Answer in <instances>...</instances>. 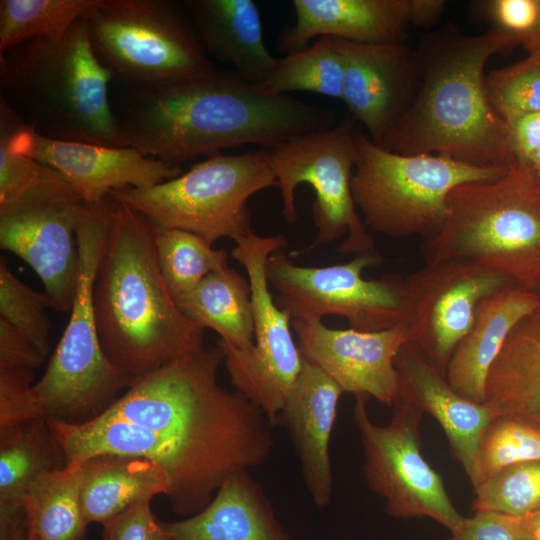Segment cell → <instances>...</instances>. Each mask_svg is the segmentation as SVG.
Returning <instances> with one entry per match:
<instances>
[{
	"label": "cell",
	"mask_w": 540,
	"mask_h": 540,
	"mask_svg": "<svg viewBox=\"0 0 540 540\" xmlns=\"http://www.w3.org/2000/svg\"><path fill=\"white\" fill-rule=\"evenodd\" d=\"M0 135L16 153L59 172L87 204H99L122 187H150L182 173L159 159L130 147L62 141L37 134L0 101Z\"/></svg>",
	"instance_id": "obj_16"
},
{
	"label": "cell",
	"mask_w": 540,
	"mask_h": 540,
	"mask_svg": "<svg viewBox=\"0 0 540 540\" xmlns=\"http://www.w3.org/2000/svg\"><path fill=\"white\" fill-rule=\"evenodd\" d=\"M28 540H40L36 535L31 534Z\"/></svg>",
	"instance_id": "obj_47"
},
{
	"label": "cell",
	"mask_w": 540,
	"mask_h": 540,
	"mask_svg": "<svg viewBox=\"0 0 540 540\" xmlns=\"http://www.w3.org/2000/svg\"><path fill=\"white\" fill-rule=\"evenodd\" d=\"M45 357L27 336L0 318V371L34 370Z\"/></svg>",
	"instance_id": "obj_42"
},
{
	"label": "cell",
	"mask_w": 540,
	"mask_h": 540,
	"mask_svg": "<svg viewBox=\"0 0 540 540\" xmlns=\"http://www.w3.org/2000/svg\"><path fill=\"white\" fill-rule=\"evenodd\" d=\"M519 44L492 29L468 35L453 24L425 35L414 51V98L379 146L435 154L469 165L508 169L518 161L507 122L491 106L484 67Z\"/></svg>",
	"instance_id": "obj_3"
},
{
	"label": "cell",
	"mask_w": 540,
	"mask_h": 540,
	"mask_svg": "<svg viewBox=\"0 0 540 540\" xmlns=\"http://www.w3.org/2000/svg\"><path fill=\"white\" fill-rule=\"evenodd\" d=\"M420 250L426 264L467 260L533 290L540 284V177L518 160L496 179L454 188L443 227Z\"/></svg>",
	"instance_id": "obj_6"
},
{
	"label": "cell",
	"mask_w": 540,
	"mask_h": 540,
	"mask_svg": "<svg viewBox=\"0 0 540 540\" xmlns=\"http://www.w3.org/2000/svg\"><path fill=\"white\" fill-rule=\"evenodd\" d=\"M113 201L91 204L77 229L79 279L70 318L44 375L33 385L46 418L80 424L102 415L134 379L118 369L100 343L94 285Z\"/></svg>",
	"instance_id": "obj_7"
},
{
	"label": "cell",
	"mask_w": 540,
	"mask_h": 540,
	"mask_svg": "<svg viewBox=\"0 0 540 540\" xmlns=\"http://www.w3.org/2000/svg\"><path fill=\"white\" fill-rule=\"evenodd\" d=\"M495 416L540 429V308L507 337L485 383V400Z\"/></svg>",
	"instance_id": "obj_28"
},
{
	"label": "cell",
	"mask_w": 540,
	"mask_h": 540,
	"mask_svg": "<svg viewBox=\"0 0 540 540\" xmlns=\"http://www.w3.org/2000/svg\"><path fill=\"white\" fill-rule=\"evenodd\" d=\"M103 540H170L169 535L143 502L103 526Z\"/></svg>",
	"instance_id": "obj_41"
},
{
	"label": "cell",
	"mask_w": 540,
	"mask_h": 540,
	"mask_svg": "<svg viewBox=\"0 0 540 540\" xmlns=\"http://www.w3.org/2000/svg\"><path fill=\"white\" fill-rule=\"evenodd\" d=\"M296 20L276 41L286 54L330 36L358 43L404 42L410 25L429 28L442 16L443 0H293Z\"/></svg>",
	"instance_id": "obj_18"
},
{
	"label": "cell",
	"mask_w": 540,
	"mask_h": 540,
	"mask_svg": "<svg viewBox=\"0 0 540 540\" xmlns=\"http://www.w3.org/2000/svg\"><path fill=\"white\" fill-rule=\"evenodd\" d=\"M495 514L521 540H540V509L520 516Z\"/></svg>",
	"instance_id": "obj_45"
},
{
	"label": "cell",
	"mask_w": 540,
	"mask_h": 540,
	"mask_svg": "<svg viewBox=\"0 0 540 540\" xmlns=\"http://www.w3.org/2000/svg\"><path fill=\"white\" fill-rule=\"evenodd\" d=\"M97 1L1 0L0 53L36 38H61Z\"/></svg>",
	"instance_id": "obj_33"
},
{
	"label": "cell",
	"mask_w": 540,
	"mask_h": 540,
	"mask_svg": "<svg viewBox=\"0 0 540 540\" xmlns=\"http://www.w3.org/2000/svg\"><path fill=\"white\" fill-rule=\"evenodd\" d=\"M224 359L219 346H205L135 379L95 419L48 418L67 467L100 454L146 458L167 475L174 513L202 511L228 477L260 466L273 447L264 412L218 383Z\"/></svg>",
	"instance_id": "obj_1"
},
{
	"label": "cell",
	"mask_w": 540,
	"mask_h": 540,
	"mask_svg": "<svg viewBox=\"0 0 540 540\" xmlns=\"http://www.w3.org/2000/svg\"><path fill=\"white\" fill-rule=\"evenodd\" d=\"M86 15L61 38H36L0 53V100L37 134L124 147Z\"/></svg>",
	"instance_id": "obj_5"
},
{
	"label": "cell",
	"mask_w": 540,
	"mask_h": 540,
	"mask_svg": "<svg viewBox=\"0 0 540 540\" xmlns=\"http://www.w3.org/2000/svg\"><path fill=\"white\" fill-rule=\"evenodd\" d=\"M381 262L378 252L356 255L343 264L306 267L277 251L267 261L266 274L278 293L277 305L291 319L322 320L337 315L354 330L376 332L405 324L409 313L405 277L363 278L365 268Z\"/></svg>",
	"instance_id": "obj_12"
},
{
	"label": "cell",
	"mask_w": 540,
	"mask_h": 540,
	"mask_svg": "<svg viewBox=\"0 0 540 540\" xmlns=\"http://www.w3.org/2000/svg\"><path fill=\"white\" fill-rule=\"evenodd\" d=\"M102 65L132 85L187 77L215 68L182 3L98 0L86 13Z\"/></svg>",
	"instance_id": "obj_10"
},
{
	"label": "cell",
	"mask_w": 540,
	"mask_h": 540,
	"mask_svg": "<svg viewBox=\"0 0 540 540\" xmlns=\"http://www.w3.org/2000/svg\"><path fill=\"white\" fill-rule=\"evenodd\" d=\"M343 390L302 357L299 375L279 414L297 454L304 483L319 507L331 503L333 477L329 441Z\"/></svg>",
	"instance_id": "obj_21"
},
{
	"label": "cell",
	"mask_w": 540,
	"mask_h": 540,
	"mask_svg": "<svg viewBox=\"0 0 540 540\" xmlns=\"http://www.w3.org/2000/svg\"><path fill=\"white\" fill-rule=\"evenodd\" d=\"M50 307L44 293L18 279L0 259V318L27 336L47 356L50 350Z\"/></svg>",
	"instance_id": "obj_38"
},
{
	"label": "cell",
	"mask_w": 540,
	"mask_h": 540,
	"mask_svg": "<svg viewBox=\"0 0 540 540\" xmlns=\"http://www.w3.org/2000/svg\"><path fill=\"white\" fill-rule=\"evenodd\" d=\"M355 123L349 115L328 129L299 135L268 150L288 223L297 220V186L305 183L315 192L312 214L317 233L312 246L305 250L346 235L339 248L342 253H378L351 192L357 160Z\"/></svg>",
	"instance_id": "obj_11"
},
{
	"label": "cell",
	"mask_w": 540,
	"mask_h": 540,
	"mask_svg": "<svg viewBox=\"0 0 540 540\" xmlns=\"http://www.w3.org/2000/svg\"><path fill=\"white\" fill-rule=\"evenodd\" d=\"M343 74L344 61L337 39L323 36L278 58L271 76L261 86L274 94L301 91L341 100Z\"/></svg>",
	"instance_id": "obj_31"
},
{
	"label": "cell",
	"mask_w": 540,
	"mask_h": 540,
	"mask_svg": "<svg viewBox=\"0 0 540 540\" xmlns=\"http://www.w3.org/2000/svg\"><path fill=\"white\" fill-rule=\"evenodd\" d=\"M528 55L485 76L489 102L505 121L540 111V44Z\"/></svg>",
	"instance_id": "obj_37"
},
{
	"label": "cell",
	"mask_w": 540,
	"mask_h": 540,
	"mask_svg": "<svg viewBox=\"0 0 540 540\" xmlns=\"http://www.w3.org/2000/svg\"><path fill=\"white\" fill-rule=\"evenodd\" d=\"M510 281L462 259L426 264L405 276L408 342L446 377L449 361L471 329L478 305Z\"/></svg>",
	"instance_id": "obj_15"
},
{
	"label": "cell",
	"mask_w": 540,
	"mask_h": 540,
	"mask_svg": "<svg viewBox=\"0 0 540 540\" xmlns=\"http://www.w3.org/2000/svg\"><path fill=\"white\" fill-rule=\"evenodd\" d=\"M276 186L268 150L208 156L179 176L150 187H122L109 197L147 217L156 226L192 232L210 244L234 242L253 230L248 200Z\"/></svg>",
	"instance_id": "obj_9"
},
{
	"label": "cell",
	"mask_w": 540,
	"mask_h": 540,
	"mask_svg": "<svg viewBox=\"0 0 540 540\" xmlns=\"http://www.w3.org/2000/svg\"><path fill=\"white\" fill-rule=\"evenodd\" d=\"M32 378L29 369L0 371V430L45 417Z\"/></svg>",
	"instance_id": "obj_40"
},
{
	"label": "cell",
	"mask_w": 540,
	"mask_h": 540,
	"mask_svg": "<svg viewBox=\"0 0 540 540\" xmlns=\"http://www.w3.org/2000/svg\"><path fill=\"white\" fill-rule=\"evenodd\" d=\"M287 244L282 234L260 236L253 231L235 241L230 255L245 268L251 287L254 346L242 353L218 345L232 386L258 406L271 425L277 423L302 366L292 319L273 299L266 274L269 257Z\"/></svg>",
	"instance_id": "obj_13"
},
{
	"label": "cell",
	"mask_w": 540,
	"mask_h": 540,
	"mask_svg": "<svg viewBox=\"0 0 540 540\" xmlns=\"http://www.w3.org/2000/svg\"><path fill=\"white\" fill-rule=\"evenodd\" d=\"M91 204L50 203L0 212V247L39 276L50 307L70 312L79 279L77 229Z\"/></svg>",
	"instance_id": "obj_19"
},
{
	"label": "cell",
	"mask_w": 540,
	"mask_h": 540,
	"mask_svg": "<svg viewBox=\"0 0 540 540\" xmlns=\"http://www.w3.org/2000/svg\"><path fill=\"white\" fill-rule=\"evenodd\" d=\"M447 540H521L495 513L478 512L450 530Z\"/></svg>",
	"instance_id": "obj_43"
},
{
	"label": "cell",
	"mask_w": 540,
	"mask_h": 540,
	"mask_svg": "<svg viewBox=\"0 0 540 540\" xmlns=\"http://www.w3.org/2000/svg\"><path fill=\"white\" fill-rule=\"evenodd\" d=\"M67 467L66 456L47 418L0 430V538L28 536L25 498L42 474Z\"/></svg>",
	"instance_id": "obj_26"
},
{
	"label": "cell",
	"mask_w": 540,
	"mask_h": 540,
	"mask_svg": "<svg viewBox=\"0 0 540 540\" xmlns=\"http://www.w3.org/2000/svg\"><path fill=\"white\" fill-rule=\"evenodd\" d=\"M533 290L536 292V294L540 298V284H538Z\"/></svg>",
	"instance_id": "obj_46"
},
{
	"label": "cell",
	"mask_w": 540,
	"mask_h": 540,
	"mask_svg": "<svg viewBox=\"0 0 540 540\" xmlns=\"http://www.w3.org/2000/svg\"><path fill=\"white\" fill-rule=\"evenodd\" d=\"M540 308L532 289L510 281L478 305L471 329L456 347L446 370L463 397L484 403L488 372L514 327Z\"/></svg>",
	"instance_id": "obj_23"
},
{
	"label": "cell",
	"mask_w": 540,
	"mask_h": 540,
	"mask_svg": "<svg viewBox=\"0 0 540 540\" xmlns=\"http://www.w3.org/2000/svg\"><path fill=\"white\" fill-rule=\"evenodd\" d=\"M506 122L517 159L527 164L540 150V111L526 113Z\"/></svg>",
	"instance_id": "obj_44"
},
{
	"label": "cell",
	"mask_w": 540,
	"mask_h": 540,
	"mask_svg": "<svg viewBox=\"0 0 540 540\" xmlns=\"http://www.w3.org/2000/svg\"><path fill=\"white\" fill-rule=\"evenodd\" d=\"M174 301L197 325L217 332L219 346L242 353L253 348L250 283L228 265L208 274L194 289Z\"/></svg>",
	"instance_id": "obj_29"
},
{
	"label": "cell",
	"mask_w": 540,
	"mask_h": 540,
	"mask_svg": "<svg viewBox=\"0 0 540 540\" xmlns=\"http://www.w3.org/2000/svg\"><path fill=\"white\" fill-rule=\"evenodd\" d=\"M368 397L357 396L353 418L364 450L363 473L369 487L386 501V511L397 518L429 517L449 530L464 517L453 505L440 474L420 449L422 412L397 399L388 425L372 422Z\"/></svg>",
	"instance_id": "obj_14"
},
{
	"label": "cell",
	"mask_w": 540,
	"mask_h": 540,
	"mask_svg": "<svg viewBox=\"0 0 540 540\" xmlns=\"http://www.w3.org/2000/svg\"><path fill=\"white\" fill-rule=\"evenodd\" d=\"M80 466L40 475L25 498L29 534L40 540H83L87 521L80 504Z\"/></svg>",
	"instance_id": "obj_30"
},
{
	"label": "cell",
	"mask_w": 540,
	"mask_h": 540,
	"mask_svg": "<svg viewBox=\"0 0 540 540\" xmlns=\"http://www.w3.org/2000/svg\"><path fill=\"white\" fill-rule=\"evenodd\" d=\"M473 4L492 30L511 37L526 50L540 44V0H485Z\"/></svg>",
	"instance_id": "obj_39"
},
{
	"label": "cell",
	"mask_w": 540,
	"mask_h": 540,
	"mask_svg": "<svg viewBox=\"0 0 540 540\" xmlns=\"http://www.w3.org/2000/svg\"><path fill=\"white\" fill-rule=\"evenodd\" d=\"M112 201L94 311L105 355L135 380L204 348V328L179 309L165 284L155 224Z\"/></svg>",
	"instance_id": "obj_4"
},
{
	"label": "cell",
	"mask_w": 540,
	"mask_h": 540,
	"mask_svg": "<svg viewBox=\"0 0 540 540\" xmlns=\"http://www.w3.org/2000/svg\"><path fill=\"white\" fill-rule=\"evenodd\" d=\"M161 525L170 540H292L249 470L228 477L202 511Z\"/></svg>",
	"instance_id": "obj_25"
},
{
	"label": "cell",
	"mask_w": 540,
	"mask_h": 540,
	"mask_svg": "<svg viewBox=\"0 0 540 540\" xmlns=\"http://www.w3.org/2000/svg\"><path fill=\"white\" fill-rule=\"evenodd\" d=\"M540 460V429L509 417H495L481 442L476 487L501 469L526 461Z\"/></svg>",
	"instance_id": "obj_36"
},
{
	"label": "cell",
	"mask_w": 540,
	"mask_h": 540,
	"mask_svg": "<svg viewBox=\"0 0 540 540\" xmlns=\"http://www.w3.org/2000/svg\"><path fill=\"white\" fill-rule=\"evenodd\" d=\"M81 201H84L82 197L59 172L34 158L14 152L0 135V212Z\"/></svg>",
	"instance_id": "obj_32"
},
{
	"label": "cell",
	"mask_w": 540,
	"mask_h": 540,
	"mask_svg": "<svg viewBox=\"0 0 540 540\" xmlns=\"http://www.w3.org/2000/svg\"><path fill=\"white\" fill-rule=\"evenodd\" d=\"M80 466V504L87 523L103 526L132 507L167 495L165 472L149 459L100 454Z\"/></svg>",
	"instance_id": "obj_27"
},
{
	"label": "cell",
	"mask_w": 540,
	"mask_h": 540,
	"mask_svg": "<svg viewBox=\"0 0 540 540\" xmlns=\"http://www.w3.org/2000/svg\"><path fill=\"white\" fill-rule=\"evenodd\" d=\"M475 488L472 511L520 516L540 509V460L505 467Z\"/></svg>",
	"instance_id": "obj_35"
},
{
	"label": "cell",
	"mask_w": 540,
	"mask_h": 540,
	"mask_svg": "<svg viewBox=\"0 0 540 540\" xmlns=\"http://www.w3.org/2000/svg\"><path fill=\"white\" fill-rule=\"evenodd\" d=\"M116 117L124 147L173 166L247 144L270 150L336 124L326 107L271 93L217 68L133 85Z\"/></svg>",
	"instance_id": "obj_2"
},
{
	"label": "cell",
	"mask_w": 540,
	"mask_h": 540,
	"mask_svg": "<svg viewBox=\"0 0 540 540\" xmlns=\"http://www.w3.org/2000/svg\"><path fill=\"white\" fill-rule=\"evenodd\" d=\"M303 358L317 365L343 390L393 406L399 395L396 356L409 341L405 324L376 332L332 329L322 320L292 319Z\"/></svg>",
	"instance_id": "obj_17"
},
{
	"label": "cell",
	"mask_w": 540,
	"mask_h": 540,
	"mask_svg": "<svg viewBox=\"0 0 540 540\" xmlns=\"http://www.w3.org/2000/svg\"><path fill=\"white\" fill-rule=\"evenodd\" d=\"M336 39L344 61L341 101L379 145L414 98L418 85L414 51L404 42Z\"/></svg>",
	"instance_id": "obj_20"
},
{
	"label": "cell",
	"mask_w": 540,
	"mask_h": 540,
	"mask_svg": "<svg viewBox=\"0 0 540 540\" xmlns=\"http://www.w3.org/2000/svg\"><path fill=\"white\" fill-rule=\"evenodd\" d=\"M357 160L351 192L369 231L399 239L434 237L459 185L496 179L508 169L484 168L435 154H398L356 131Z\"/></svg>",
	"instance_id": "obj_8"
},
{
	"label": "cell",
	"mask_w": 540,
	"mask_h": 540,
	"mask_svg": "<svg viewBox=\"0 0 540 540\" xmlns=\"http://www.w3.org/2000/svg\"><path fill=\"white\" fill-rule=\"evenodd\" d=\"M208 57L231 65L242 79L263 85L278 58L267 49L260 11L252 0L181 2Z\"/></svg>",
	"instance_id": "obj_24"
},
{
	"label": "cell",
	"mask_w": 540,
	"mask_h": 540,
	"mask_svg": "<svg viewBox=\"0 0 540 540\" xmlns=\"http://www.w3.org/2000/svg\"><path fill=\"white\" fill-rule=\"evenodd\" d=\"M155 227L158 264L174 300L228 265V252L214 249L204 238L181 229Z\"/></svg>",
	"instance_id": "obj_34"
},
{
	"label": "cell",
	"mask_w": 540,
	"mask_h": 540,
	"mask_svg": "<svg viewBox=\"0 0 540 540\" xmlns=\"http://www.w3.org/2000/svg\"><path fill=\"white\" fill-rule=\"evenodd\" d=\"M395 367L400 383L397 399L437 420L454 456L473 483L481 442L496 417L494 412L487 404L471 401L455 391L446 377L409 342L399 350Z\"/></svg>",
	"instance_id": "obj_22"
}]
</instances>
